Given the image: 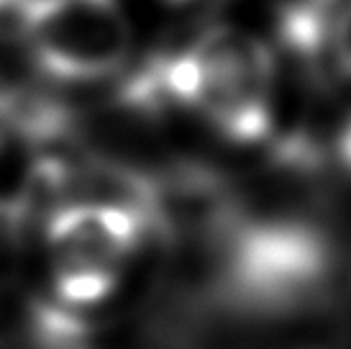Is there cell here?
<instances>
[{"mask_svg":"<svg viewBox=\"0 0 351 349\" xmlns=\"http://www.w3.org/2000/svg\"><path fill=\"white\" fill-rule=\"evenodd\" d=\"M210 247L208 295L215 308L244 319H287L328 298L336 257L331 239L311 221L236 208Z\"/></svg>","mask_w":351,"mask_h":349,"instance_id":"6da1fadb","label":"cell"},{"mask_svg":"<svg viewBox=\"0 0 351 349\" xmlns=\"http://www.w3.org/2000/svg\"><path fill=\"white\" fill-rule=\"evenodd\" d=\"M149 234L147 218L123 205H54L47 218L51 301L80 313L103 306Z\"/></svg>","mask_w":351,"mask_h":349,"instance_id":"7a4b0ae2","label":"cell"},{"mask_svg":"<svg viewBox=\"0 0 351 349\" xmlns=\"http://www.w3.org/2000/svg\"><path fill=\"white\" fill-rule=\"evenodd\" d=\"M197 113L234 144H259L272 134L274 62L264 41L234 26H218L187 47Z\"/></svg>","mask_w":351,"mask_h":349,"instance_id":"3957f363","label":"cell"},{"mask_svg":"<svg viewBox=\"0 0 351 349\" xmlns=\"http://www.w3.org/2000/svg\"><path fill=\"white\" fill-rule=\"evenodd\" d=\"M10 26L36 67L64 82L110 78L131 52V26L118 0H19Z\"/></svg>","mask_w":351,"mask_h":349,"instance_id":"277c9868","label":"cell"},{"mask_svg":"<svg viewBox=\"0 0 351 349\" xmlns=\"http://www.w3.org/2000/svg\"><path fill=\"white\" fill-rule=\"evenodd\" d=\"M346 0H287L277 19L282 44L313 69L333 72V36Z\"/></svg>","mask_w":351,"mask_h":349,"instance_id":"5b68a950","label":"cell"},{"mask_svg":"<svg viewBox=\"0 0 351 349\" xmlns=\"http://www.w3.org/2000/svg\"><path fill=\"white\" fill-rule=\"evenodd\" d=\"M0 124L34 146L67 142L77 128V121L64 103L23 87L0 90Z\"/></svg>","mask_w":351,"mask_h":349,"instance_id":"8992f818","label":"cell"},{"mask_svg":"<svg viewBox=\"0 0 351 349\" xmlns=\"http://www.w3.org/2000/svg\"><path fill=\"white\" fill-rule=\"evenodd\" d=\"M31 208L34 205L26 195L0 198V298L10 288V282L16 280L26 247Z\"/></svg>","mask_w":351,"mask_h":349,"instance_id":"52a82bcc","label":"cell"},{"mask_svg":"<svg viewBox=\"0 0 351 349\" xmlns=\"http://www.w3.org/2000/svg\"><path fill=\"white\" fill-rule=\"evenodd\" d=\"M339 157H341V162L351 170V118L346 121V126H343L341 136H339Z\"/></svg>","mask_w":351,"mask_h":349,"instance_id":"ba28073f","label":"cell"},{"mask_svg":"<svg viewBox=\"0 0 351 349\" xmlns=\"http://www.w3.org/2000/svg\"><path fill=\"white\" fill-rule=\"evenodd\" d=\"M169 3H182V0H169Z\"/></svg>","mask_w":351,"mask_h":349,"instance_id":"9c48e42d","label":"cell"},{"mask_svg":"<svg viewBox=\"0 0 351 349\" xmlns=\"http://www.w3.org/2000/svg\"><path fill=\"white\" fill-rule=\"evenodd\" d=\"M0 349H3V344H0Z\"/></svg>","mask_w":351,"mask_h":349,"instance_id":"30bf717a","label":"cell"}]
</instances>
